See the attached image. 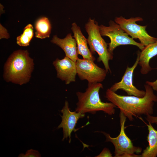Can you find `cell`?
Segmentation results:
<instances>
[{"mask_svg": "<svg viewBox=\"0 0 157 157\" xmlns=\"http://www.w3.org/2000/svg\"><path fill=\"white\" fill-rule=\"evenodd\" d=\"M144 86L145 94L142 97L119 95L109 88L106 90L105 97L119 108L129 121H132L133 117L151 115L153 113L154 106L157 102V96L149 85L146 84Z\"/></svg>", "mask_w": 157, "mask_h": 157, "instance_id": "1", "label": "cell"}, {"mask_svg": "<svg viewBox=\"0 0 157 157\" xmlns=\"http://www.w3.org/2000/svg\"><path fill=\"white\" fill-rule=\"evenodd\" d=\"M112 154L109 149L106 148H104L97 157H112Z\"/></svg>", "mask_w": 157, "mask_h": 157, "instance_id": "19", "label": "cell"}, {"mask_svg": "<svg viewBox=\"0 0 157 157\" xmlns=\"http://www.w3.org/2000/svg\"><path fill=\"white\" fill-rule=\"evenodd\" d=\"M102 88L103 85L100 83H88L84 92H77L78 101L75 111L85 114H95L97 112L102 111L109 115H114L116 106L111 102H102L100 98L99 91Z\"/></svg>", "mask_w": 157, "mask_h": 157, "instance_id": "3", "label": "cell"}, {"mask_svg": "<svg viewBox=\"0 0 157 157\" xmlns=\"http://www.w3.org/2000/svg\"><path fill=\"white\" fill-rule=\"evenodd\" d=\"M34 66L33 60L28 51H15L4 65L3 78L7 82L20 85L26 83L30 80Z\"/></svg>", "mask_w": 157, "mask_h": 157, "instance_id": "2", "label": "cell"}, {"mask_svg": "<svg viewBox=\"0 0 157 157\" xmlns=\"http://www.w3.org/2000/svg\"><path fill=\"white\" fill-rule=\"evenodd\" d=\"M146 119L151 124H155L157 125V116H154L151 115H146Z\"/></svg>", "mask_w": 157, "mask_h": 157, "instance_id": "20", "label": "cell"}, {"mask_svg": "<svg viewBox=\"0 0 157 157\" xmlns=\"http://www.w3.org/2000/svg\"><path fill=\"white\" fill-rule=\"evenodd\" d=\"M60 112L62 113V115H60L62 121L57 128L63 129V137L62 140L65 139H67L69 138V142L70 143L72 132L76 131L75 127L77 121L79 119L83 117L85 114L75 111L74 112L71 111L69 107V103L67 101H65L64 106Z\"/></svg>", "mask_w": 157, "mask_h": 157, "instance_id": "10", "label": "cell"}, {"mask_svg": "<svg viewBox=\"0 0 157 157\" xmlns=\"http://www.w3.org/2000/svg\"><path fill=\"white\" fill-rule=\"evenodd\" d=\"M71 30L74 34L73 37L76 42L78 54L82 56L84 59L94 61L95 58L89 49L87 39L82 34L80 28L75 23H73L72 25Z\"/></svg>", "mask_w": 157, "mask_h": 157, "instance_id": "13", "label": "cell"}, {"mask_svg": "<svg viewBox=\"0 0 157 157\" xmlns=\"http://www.w3.org/2000/svg\"><path fill=\"white\" fill-rule=\"evenodd\" d=\"M77 74L81 80L88 83H100L105 79L107 73L105 69L99 67L94 61L78 58L76 62Z\"/></svg>", "mask_w": 157, "mask_h": 157, "instance_id": "8", "label": "cell"}, {"mask_svg": "<svg viewBox=\"0 0 157 157\" xmlns=\"http://www.w3.org/2000/svg\"><path fill=\"white\" fill-rule=\"evenodd\" d=\"M35 37L41 39L49 38L51 31V25L49 19L46 17L38 19L35 24Z\"/></svg>", "mask_w": 157, "mask_h": 157, "instance_id": "16", "label": "cell"}, {"mask_svg": "<svg viewBox=\"0 0 157 157\" xmlns=\"http://www.w3.org/2000/svg\"><path fill=\"white\" fill-rule=\"evenodd\" d=\"M85 28L88 34L87 40L91 52L92 54L96 52L98 53V62L101 61L107 72H111L109 63L113 59V54L108 50L107 44L100 33L98 23L90 18Z\"/></svg>", "mask_w": 157, "mask_h": 157, "instance_id": "4", "label": "cell"}, {"mask_svg": "<svg viewBox=\"0 0 157 157\" xmlns=\"http://www.w3.org/2000/svg\"><path fill=\"white\" fill-rule=\"evenodd\" d=\"M57 72V77L66 84L75 82L77 74L76 63L65 56L62 59L57 58L53 63Z\"/></svg>", "mask_w": 157, "mask_h": 157, "instance_id": "11", "label": "cell"}, {"mask_svg": "<svg viewBox=\"0 0 157 157\" xmlns=\"http://www.w3.org/2000/svg\"><path fill=\"white\" fill-rule=\"evenodd\" d=\"M34 35L33 26L31 24H28L24 28L22 33L17 37V43L22 47L29 45Z\"/></svg>", "mask_w": 157, "mask_h": 157, "instance_id": "17", "label": "cell"}, {"mask_svg": "<svg viewBox=\"0 0 157 157\" xmlns=\"http://www.w3.org/2000/svg\"><path fill=\"white\" fill-rule=\"evenodd\" d=\"M146 84L149 85L152 87L153 90L157 91V79L153 82L147 81Z\"/></svg>", "mask_w": 157, "mask_h": 157, "instance_id": "21", "label": "cell"}, {"mask_svg": "<svg viewBox=\"0 0 157 157\" xmlns=\"http://www.w3.org/2000/svg\"><path fill=\"white\" fill-rule=\"evenodd\" d=\"M142 20V18L140 17L126 19L122 16L116 17L115 20V22L132 38L138 39L140 43L145 47L157 41V38L148 34L146 30V26H142L136 23Z\"/></svg>", "mask_w": 157, "mask_h": 157, "instance_id": "7", "label": "cell"}, {"mask_svg": "<svg viewBox=\"0 0 157 157\" xmlns=\"http://www.w3.org/2000/svg\"><path fill=\"white\" fill-rule=\"evenodd\" d=\"M109 23V26L101 25L99 26V28L102 36H107L110 39V42L108 44V48L110 53L113 54L114 49L122 45H135L141 50L144 48V46L140 43L136 42L129 37L118 24L111 20Z\"/></svg>", "mask_w": 157, "mask_h": 157, "instance_id": "6", "label": "cell"}, {"mask_svg": "<svg viewBox=\"0 0 157 157\" xmlns=\"http://www.w3.org/2000/svg\"><path fill=\"white\" fill-rule=\"evenodd\" d=\"M19 157H40L41 155L38 150L31 149L28 150L25 154L21 153L19 154Z\"/></svg>", "mask_w": 157, "mask_h": 157, "instance_id": "18", "label": "cell"}, {"mask_svg": "<svg viewBox=\"0 0 157 157\" xmlns=\"http://www.w3.org/2000/svg\"><path fill=\"white\" fill-rule=\"evenodd\" d=\"M139 52L137 54V58L135 63L131 67L128 66L121 80L116 83L109 88L115 92L119 90L125 91L129 95H133L142 97L145 94V91L137 89L133 84V75L134 70L138 65L139 61Z\"/></svg>", "mask_w": 157, "mask_h": 157, "instance_id": "9", "label": "cell"}, {"mask_svg": "<svg viewBox=\"0 0 157 157\" xmlns=\"http://www.w3.org/2000/svg\"><path fill=\"white\" fill-rule=\"evenodd\" d=\"M147 124L148 134L147 140L148 146L143 150L141 157H156L157 156V130L148 123Z\"/></svg>", "mask_w": 157, "mask_h": 157, "instance_id": "15", "label": "cell"}, {"mask_svg": "<svg viewBox=\"0 0 157 157\" xmlns=\"http://www.w3.org/2000/svg\"><path fill=\"white\" fill-rule=\"evenodd\" d=\"M120 131L116 137L113 138L105 132H101L105 136L106 141L111 142L115 147V157H139L141 155H137L141 152L142 148L134 146L131 139L126 135L124 125L126 117L121 112L119 114Z\"/></svg>", "mask_w": 157, "mask_h": 157, "instance_id": "5", "label": "cell"}, {"mask_svg": "<svg viewBox=\"0 0 157 157\" xmlns=\"http://www.w3.org/2000/svg\"><path fill=\"white\" fill-rule=\"evenodd\" d=\"M141 51L139 52L138 64L141 67V74L145 75L152 70L149 64L150 60L157 55V41L145 46Z\"/></svg>", "mask_w": 157, "mask_h": 157, "instance_id": "14", "label": "cell"}, {"mask_svg": "<svg viewBox=\"0 0 157 157\" xmlns=\"http://www.w3.org/2000/svg\"><path fill=\"white\" fill-rule=\"evenodd\" d=\"M71 33L68 34L63 39L58 38L56 35L53 37L51 42L60 47L67 56L76 62L78 57L77 48L75 39Z\"/></svg>", "mask_w": 157, "mask_h": 157, "instance_id": "12", "label": "cell"}]
</instances>
